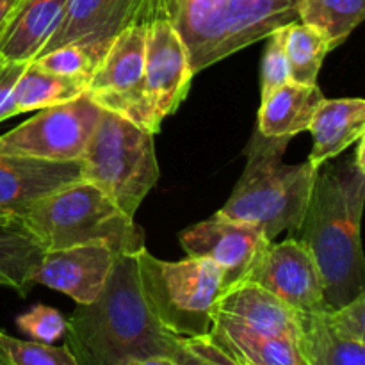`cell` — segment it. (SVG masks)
Segmentation results:
<instances>
[{"mask_svg": "<svg viewBox=\"0 0 365 365\" xmlns=\"http://www.w3.org/2000/svg\"><path fill=\"white\" fill-rule=\"evenodd\" d=\"M314 145L309 163L316 170L341 155L365 134L364 98H324L309 125Z\"/></svg>", "mask_w": 365, "mask_h": 365, "instance_id": "17", "label": "cell"}, {"mask_svg": "<svg viewBox=\"0 0 365 365\" xmlns=\"http://www.w3.org/2000/svg\"><path fill=\"white\" fill-rule=\"evenodd\" d=\"M100 113L102 109L86 91L70 102L41 109L0 135V152L56 163L81 160Z\"/></svg>", "mask_w": 365, "mask_h": 365, "instance_id": "8", "label": "cell"}, {"mask_svg": "<svg viewBox=\"0 0 365 365\" xmlns=\"http://www.w3.org/2000/svg\"><path fill=\"white\" fill-rule=\"evenodd\" d=\"M216 319L255 334L298 341V312L252 282H239L223 292Z\"/></svg>", "mask_w": 365, "mask_h": 365, "instance_id": "16", "label": "cell"}, {"mask_svg": "<svg viewBox=\"0 0 365 365\" xmlns=\"http://www.w3.org/2000/svg\"><path fill=\"white\" fill-rule=\"evenodd\" d=\"M298 4L299 0H141L138 24L166 20L173 25L196 75L298 21Z\"/></svg>", "mask_w": 365, "mask_h": 365, "instance_id": "3", "label": "cell"}, {"mask_svg": "<svg viewBox=\"0 0 365 365\" xmlns=\"http://www.w3.org/2000/svg\"><path fill=\"white\" fill-rule=\"evenodd\" d=\"M20 220L45 252L82 245H106L114 253L145 248V234L135 220L88 180L43 196Z\"/></svg>", "mask_w": 365, "mask_h": 365, "instance_id": "5", "label": "cell"}, {"mask_svg": "<svg viewBox=\"0 0 365 365\" xmlns=\"http://www.w3.org/2000/svg\"><path fill=\"white\" fill-rule=\"evenodd\" d=\"M146 24H132L114 36L88 84V95L103 110L157 134L145 95Z\"/></svg>", "mask_w": 365, "mask_h": 365, "instance_id": "9", "label": "cell"}, {"mask_svg": "<svg viewBox=\"0 0 365 365\" xmlns=\"http://www.w3.org/2000/svg\"><path fill=\"white\" fill-rule=\"evenodd\" d=\"M16 327L32 341L53 344L66 334L68 319L53 307L34 305L29 312L16 317Z\"/></svg>", "mask_w": 365, "mask_h": 365, "instance_id": "28", "label": "cell"}, {"mask_svg": "<svg viewBox=\"0 0 365 365\" xmlns=\"http://www.w3.org/2000/svg\"><path fill=\"white\" fill-rule=\"evenodd\" d=\"M0 365H9V364L6 362V359H4V356H2V353H0Z\"/></svg>", "mask_w": 365, "mask_h": 365, "instance_id": "36", "label": "cell"}, {"mask_svg": "<svg viewBox=\"0 0 365 365\" xmlns=\"http://www.w3.org/2000/svg\"><path fill=\"white\" fill-rule=\"evenodd\" d=\"M187 257L212 260L223 273L225 291L245 280L267 241L255 227L216 212L178 234Z\"/></svg>", "mask_w": 365, "mask_h": 365, "instance_id": "12", "label": "cell"}, {"mask_svg": "<svg viewBox=\"0 0 365 365\" xmlns=\"http://www.w3.org/2000/svg\"><path fill=\"white\" fill-rule=\"evenodd\" d=\"M242 282L260 285L296 312H327L324 287L312 253L294 235L269 241Z\"/></svg>", "mask_w": 365, "mask_h": 365, "instance_id": "10", "label": "cell"}, {"mask_svg": "<svg viewBox=\"0 0 365 365\" xmlns=\"http://www.w3.org/2000/svg\"><path fill=\"white\" fill-rule=\"evenodd\" d=\"M66 0H21L0 36V61L32 63L63 18Z\"/></svg>", "mask_w": 365, "mask_h": 365, "instance_id": "18", "label": "cell"}, {"mask_svg": "<svg viewBox=\"0 0 365 365\" xmlns=\"http://www.w3.org/2000/svg\"><path fill=\"white\" fill-rule=\"evenodd\" d=\"M45 255V248L25 228L20 217L0 221V287L21 298L32 289L31 278Z\"/></svg>", "mask_w": 365, "mask_h": 365, "instance_id": "22", "label": "cell"}, {"mask_svg": "<svg viewBox=\"0 0 365 365\" xmlns=\"http://www.w3.org/2000/svg\"><path fill=\"white\" fill-rule=\"evenodd\" d=\"M32 63L50 73L63 75V77L82 78L89 84L93 73L98 68L100 59L89 46L82 43H66L63 46L50 50V52L41 53L36 57Z\"/></svg>", "mask_w": 365, "mask_h": 365, "instance_id": "26", "label": "cell"}, {"mask_svg": "<svg viewBox=\"0 0 365 365\" xmlns=\"http://www.w3.org/2000/svg\"><path fill=\"white\" fill-rule=\"evenodd\" d=\"M88 91V82L82 78L50 73L34 63H27L13 91L14 114L41 110L77 98Z\"/></svg>", "mask_w": 365, "mask_h": 365, "instance_id": "23", "label": "cell"}, {"mask_svg": "<svg viewBox=\"0 0 365 365\" xmlns=\"http://www.w3.org/2000/svg\"><path fill=\"white\" fill-rule=\"evenodd\" d=\"M296 342L305 365H365V342L339 335L327 312H298Z\"/></svg>", "mask_w": 365, "mask_h": 365, "instance_id": "21", "label": "cell"}, {"mask_svg": "<svg viewBox=\"0 0 365 365\" xmlns=\"http://www.w3.org/2000/svg\"><path fill=\"white\" fill-rule=\"evenodd\" d=\"M25 66H27V63L0 61V121L16 116L13 107V91L18 78L24 73Z\"/></svg>", "mask_w": 365, "mask_h": 365, "instance_id": "32", "label": "cell"}, {"mask_svg": "<svg viewBox=\"0 0 365 365\" xmlns=\"http://www.w3.org/2000/svg\"><path fill=\"white\" fill-rule=\"evenodd\" d=\"M121 365H177L171 356L166 355H150V356H138V359H128Z\"/></svg>", "mask_w": 365, "mask_h": 365, "instance_id": "33", "label": "cell"}, {"mask_svg": "<svg viewBox=\"0 0 365 365\" xmlns=\"http://www.w3.org/2000/svg\"><path fill=\"white\" fill-rule=\"evenodd\" d=\"M21 0H0V36L6 31V27L9 25L11 18H13L14 11L20 6Z\"/></svg>", "mask_w": 365, "mask_h": 365, "instance_id": "34", "label": "cell"}, {"mask_svg": "<svg viewBox=\"0 0 365 365\" xmlns=\"http://www.w3.org/2000/svg\"><path fill=\"white\" fill-rule=\"evenodd\" d=\"M365 202V164L344 157L317 171L302 225L292 234L305 242L319 269L328 310L365 291L360 239Z\"/></svg>", "mask_w": 365, "mask_h": 365, "instance_id": "1", "label": "cell"}, {"mask_svg": "<svg viewBox=\"0 0 365 365\" xmlns=\"http://www.w3.org/2000/svg\"><path fill=\"white\" fill-rule=\"evenodd\" d=\"M14 217H16V216H13V214L0 210V221H9V220H14Z\"/></svg>", "mask_w": 365, "mask_h": 365, "instance_id": "35", "label": "cell"}, {"mask_svg": "<svg viewBox=\"0 0 365 365\" xmlns=\"http://www.w3.org/2000/svg\"><path fill=\"white\" fill-rule=\"evenodd\" d=\"M289 138H266L255 128L245 150L246 166L228 202L217 212L255 227L267 241L296 234L305 216L317 171L309 160L284 163Z\"/></svg>", "mask_w": 365, "mask_h": 365, "instance_id": "4", "label": "cell"}, {"mask_svg": "<svg viewBox=\"0 0 365 365\" xmlns=\"http://www.w3.org/2000/svg\"><path fill=\"white\" fill-rule=\"evenodd\" d=\"M195 71L187 48L166 20L146 24L145 95L155 132L180 107L191 88Z\"/></svg>", "mask_w": 365, "mask_h": 365, "instance_id": "11", "label": "cell"}, {"mask_svg": "<svg viewBox=\"0 0 365 365\" xmlns=\"http://www.w3.org/2000/svg\"><path fill=\"white\" fill-rule=\"evenodd\" d=\"M209 337L237 365H305L298 342L214 321Z\"/></svg>", "mask_w": 365, "mask_h": 365, "instance_id": "20", "label": "cell"}, {"mask_svg": "<svg viewBox=\"0 0 365 365\" xmlns=\"http://www.w3.org/2000/svg\"><path fill=\"white\" fill-rule=\"evenodd\" d=\"M116 253L106 245L48 250L31 278L34 285L70 296L77 305L95 302L113 269Z\"/></svg>", "mask_w": 365, "mask_h": 365, "instance_id": "13", "label": "cell"}, {"mask_svg": "<svg viewBox=\"0 0 365 365\" xmlns=\"http://www.w3.org/2000/svg\"><path fill=\"white\" fill-rule=\"evenodd\" d=\"M284 52L289 66V78L298 84H317L323 61L330 52L327 39L302 21L280 27Z\"/></svg>", "mask_w": 365, "mask_h": 365, "instance_id": "25", "label": "cell"}, {"mask_svg": "<svg viewBox=\"0 0 365 365\" xmlns=\"http://www.w3.org/2000/svg\"><path fill=\"white\" fill-rule=\"evenodd\" d=\"M66 346L77 365H121L150 355L173 356L168 334L145 298L135 253H116L113 269L95 302L77 305L68 319Z\"/></svg>", "mask_w": 365, "mask_h": 365, "instance_id": "2", "label": "cell"}, {"mask_svg": "<svg viewBox=\"0 0 365 365\" xmlns=\"http://www.w3.org/2000/svg\"><path fill=\"white\" fill-rule=\"evenodd\" d=\"M365 0H299L298 20L319 32L330 50L362 24Z\"/></svg>", "mask_w": 365, "mask_h": 365, "instance_id": "24", "label": "cell"}, {"mask_svg": "<svg viewBox=\"0 0 365 365\" xmlns=\"http://www.w3.org/2000/svg\"><path fill=\"white\" fill-rule=\"evenodd\" d=\"M171 359L177 365H237L209 335L178 337Z\"/></svg>", "mask_w": 365, "mask_h": 365, "instance_id": "30", "label": "cell"}, {"mask_svg": "<svg viewBox=\"0 0 365 365\" xmlns=\"http://www.w3.org/2000/svg\"><path fill=\"white\" fill-rule=\"evenodd\" d=\"M327 319L339 335L365 342V291L335 310H327Z\"/></svg>", "mask_w": 365, "mask_h": 365, "instance_id": "31", "label": "cell"}, {"mask_svg": "<svg viewBox=\"0 0 365 365\" xmlns=\"http://www.w3.org/2000/svg\"><path fill=\"white\" fill-rule=\"evenodd\" d=\"M143 292L153 316L175 337H203L212 330L217 303L225 292L223 273L207 259L178 262L135 252Z\"/></svg>", "mask_w": 365, "mask_h": 365, "instance_id": "6", "label": "cell"}, {"mask_svg": "<svg viewBox=\"0 0 365 365\" xmlns=\"http://www.w3.org/2000/svg\"><path fill=\"white\" fill-rule=\"evenodd\" d=\"M153 135L102 109L81 157L82 178L96 185L132 220L159 180Z\"/></svg>", "mask_w": 365, "mask_h": 365, "instance_id": "7", "label": "cell"}, {"mask_svg": "<svg viewBox=\"0 0 365 365\" xmlns=\"http://www.w3.org/2000/svg\"><path fill=\"white\" fill-rule=\"evenodd\" d=\"M82 178V163H56L0 152V210L20 217L43 196Z\"/></svg>", "mask_w": 365, "mask_h": 365, "instance_id": "15", "label": "cell"}, {"mask_svg": "<svg viewBox=\"0 0 365 365\" xmlns=\"http://www.w3.org/2000/svg\"><path fill=\"white\" fill-rule=\"evenodd\" d=\"M139 4L141 0H66L59 25L38 56L77 41L89 46L102 63L114 36L138 24Z\"/></svg>", "mask_w": 365, "mask_h": 365, "instance_id": "14", "label": "cell"}, {"mask_svg": "<svg viewBox=\"0 0 365 365\" xmlns=\"http://www.w3.org/2000/svg\"><path fill=\"white\" fill-rule=\"evenodd\" d=\"M0 353L9 365H77L66 346L21 341L0 330Z\"/></svg>", "mask_w": 365, "mask_h": 365, "instance_id": "27", "label": "cell"}, {"mask_svg": "<svg viewBox=\"0 0 365 365\" xmlns=\"http://www.w3.org/2000/svg\"><path fill=\"white\" fill-rule=\"evenodd\" d=\"M267 45L264 50L262 66H260V100H266L274 89L289 82V66L284 52L282 31L277 29L266 36Z\"/></svg>", "mask_w": 365, "mask_h": 365, "instance_id": "29", "label": "cell"}, {"mask_svg": "<svg viewBox=\"0 0 365 365\" xmlns=\"http://www.w3.org/2000/svg\"><path fill=\"white\" fill-rule=\"evenodd\" d=\"M327 96L317 84L285 82L260 100L257 130L266 138H289L309 130L314 113Z\"/></svg>", "mask_w": 365, "mask_h": 365, "instance_id": "19", "label": "cell"}]
</instances>
